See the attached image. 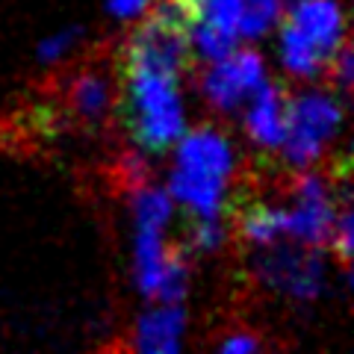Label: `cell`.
I'll use <instances>...</instances> for the list:
<instances>
[{
  "instance_id": "13",
  "label": "cell",
  "mask_w": 354,
  "mask_h": 354,
  "mask_svg": "<svg viewBox=\"0 0 354 354\" xmlns=\"http://www.w3.org/2000/svg\"><path fill=\"white\" fill-rule=\"evenodd\" d=\"M71 97H74V106L80 109V115H86L88 121H97L106 109L109 92H106V83L101 77H80Z\"/></svg>"
},
{
  "instance_id": "8",
  "label": "cell",
  "mask_w": 354,
  "mask_h": 354,
  "mask_svg": "<svg viewBox=\"0 0 354 354\" xmlns=\"http://www.w3.org/2000/svg\"><path fill=\"white\" fill-rule=\"evenodd\" d=\"M286 92L278 83H260L248 113V133L263 148H281L286 130Z\"/></svg>"
},
{
  "instance_id": "12",
  "label": "cell",
  "mask_w": 354,
  "mask_h": 354,
  "mask_svg": "<svg viewBox=\"0 0 354 354\" xmlns=\"http://www.w3.org/2000/svg\"><path fill=\"white\" fill-rule=\"evenodd\" d=\"M239 36H260L278 18V0H236Z\"/></svg>"
},
{
  "instance_id": "4",
  "label": "cell",
  "mask_w": 354,
  "mask_h": 354,
  "mask_svg": "<svg viewBox=\"0 0 354 354\" xmlns=\"http://www.w3.org/2000/svg\"><path fill=\"white\" fill-rule=\"evenodd\" d=\"M342 121V109L330 95H301L286 101V130H283V157L292 165H310L325 142L334 136Z\"/></svg>"
},
{
  "instance_id": "3",
  "label": "cell",
  "mask_w": 354,
  "mask_h": 354,
  "mask_svg": "<svg viewBox=\"0 0 354 354\" xmlns=\"http://www.w3.org/2000/svg\"><path fill=\"white\" fill-rule=\"evenodd\" d=\"M281 57L292 74L316 77L346 44V18L337 0H298L283 18Z\"/></svg>"
},
{
  "instance_id": "9",
  "label": "cell",
  "mask_w": 354,
  "mask_h": 354,
  "mask_svg": "<svg viewBox=\"0 0 354 354\" xmlns=\"http://www.w3.org/2000/svg\"><path fill=\"white\" fill-rule=\"evenodd\" d=\"M221 189H225V180H218V177H209V174L177 169L174 177H171V195L180 198L186 207L195 209V213L204 216V218H213L216 216Z\"/></svg>"
},
{
  "instance_id": "7",
  "label": "cell",
  "mask_w": 354,
  "mask_h": 354,
  "mask_svg": "<svg viewBox=\"0 0 354 354\" xmlns=\"http://www.w3.org/2000/svg\"><path fill=\"white\" fill-rule=\"evenodd\" d=\"M177 169L227 180L230 169H234V153H230L227 142L216 130L201 127V130H192L180 142V148H177Z\"/></svg>"
},
{
  "instance_id": "16",
  "label": "cell",
  "mask_w": 354,
  "mask_h": 354,
  "mask_svg": "<svg viewBox=\"0 0 354 354\" xmlns=\"http://www.w3.org/2000/svg\"><path fill=\"white\" fill-rule=\"evenodd\" d=\"M257 346H260V342L254 337H234V339H227L221 348H225V351H254Z\"/></svg>"
},
{
  "instance_id": "17",
  "label": "cell",
  "mask_w": 354,
  "mask_h": 354,
  "mask_svg": "<svg viewBox=\"0 0 354 354\" xmlns=\"http://www.w3.org/2000/svg\"><path fill=\"white\" fill-rule=\"evenodd\" d=\"M177 3L189 9V12L195 15V21H198V15H201V3H204V0H177Z\"/></svg>"
},
{
  "instance_id": "6",
  "label": "cell",
  "mask_w": 354,
  "mask_h": 354,
  "mask_svg": "<svg viewBox=\"0 0 354 354\" xmlns=\"http://www.w3.org/2000/svg\"><path fill=\"white\" fill-rule=\"evenodd\" d=\"M286 230L307 242L334 234V207H330L319 177L310 174L298 183V207L295 213H286Z\"/></svg>"
},
{
  "instance_id": "2",
  "label": "cell",
  "mask_w": 354,
  "mask_h": 354,
  "mask_svg": "<svg viewBox=\"0 0 354 354\" xmlns=\"http://www.w3.org/2000/svg\"><path fill=\"white\" fill-rule=\"evenodd\" d=\"M195 15L177 0H160L153 12L127 36L118 50V71L142 68L183 80L195 65Z\"/></svg>"
},
{
  "instance_id": "10",
  "label": "cell",
  "mask_w": 354,
  "mask_h": 354,
  "mask_svg": "<svg viewBox=\"0 0 354 354\" xmlns=\"http://www.w3.org/2000/svg\"><path fill=\"white\" fill-rule=\"evenodd\" d=\"M183 330V310L162 307L139 322V348L142 351H174L177 337Z\"/></svg>"
},
{
  "instance_id": "15",
  "label": "cell",
  "mask_w": 354,
  "mask_h": 354,
  "mask_svg": "<svg viewBox=\"0 0 354 354\" xmlns=\"http://www.w3.org/2000/svg\"><path fill=\"white\" fill-rule=\"evenodd\" d=\"M148 0H109V9H113L115 15H136L145 9Z\"/></svg>"
},
{
  "instance_id": "11",
  "label": "cell",
  "mask_w": 354,
  "mask_h": 354,
  "mask_svg": "<svg viewBox=\"0 0 354 354\" xmlns=\"http://www.w3.org/2000/svg\"><path fill=\"white\" fill-rule=\"evenodd\" d=\"M281 230H286V213L269 207H248L242 213V234L257 242H269L272 236H278Z\"/></svg>"
},
{
  "instance_id": "14",
  "label": "cell",
  "mask_w": 354,
  "mask_h": 354,
  "mask_svg": "<svg viewBox=\"0 0 354 354\" xmlns=\"http://www.w3.org/2000/svg\"><path fill=\"white\" fill-rule=\"evenodd\" d=\"M337 251H339V260L348 263L351 257V216L348 209H342L339 216V227H337Z\"/></svg>"
},
{
  "instance_id": "1",
  "label": "cell",
  "mask_w": 354,
  "mask_h": 354,
  "mask_svg": "<svg viewBox=\"0 0 354 354\" xmlns=\"http://www.w3.org/2000/svg\"><path fill=\"white\" fill-rule=\"evenodd\" d=\"M121 95L115 104L127 136L148 153H165L183 136L180 80L160 71H118Z\"/></svg>"
},
{
  "instance_id": "5",
  "label": "cell",
  "mask_w": 354,
  "mask_h": 354,
  "mask_svg": "<svg viewBox=\"0 0 354 354\" xmlns=\"http://www.w3.org/2000/svg\"><path fill=\"white\" fill-rule=\"evenodd\" d=\"M263 83V59L254 50H230L204 77V95L218 109H236Z\"/></svg>"
}]
</instances>
